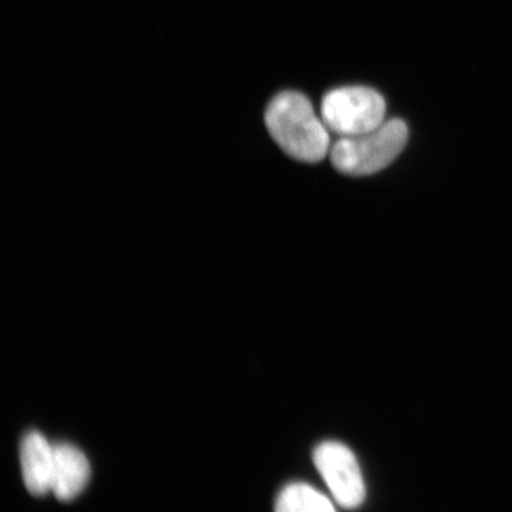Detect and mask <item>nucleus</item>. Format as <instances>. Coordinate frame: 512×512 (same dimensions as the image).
I'll return each instance as SVG.
<instances>
[{
	"label": "nucleus",
	"mask_w": 512,
	"mask_h": 512,
	"mask_svg": "<svg viewBox=\"0 0 512 512\" xmlns=\"http://www.w3.org/2000/svg\"><path fill=\"white\" fill-rule=\"evenodd\" d=\"M265 123L274 142L294 159L318 163L330 152V136L309 99L298 92L275 95L265 112Z\"/></svg>",
	"instance_id": "f257e3e1"
},
{
	"label": "nucleus",
	"mask_w": 512,
	"mask_h": 512,
	"mask_svg": "<svg viewBox=\"0 0 512 512\" xmlns=\"http://www.w3.org/2000/svg\"><path fill=\"white\" fill-rule=\"evenodd\" d=\"M407 140L405 121L390 119L374 131L337 140L330 150L331 162L344 175H374L399 157Z\"/></svg>",
	"instance_id": "f03ea898"
},
{
	"label": "nucleus",
	"mask_w": 512,
	"mask_h": 512,
	"mask_svg": "<svg viewBox=\"0 0 512 512\" xmlns=\"http://www.w3.org/2000/svg\"><path fill=\"white\" fill-rule=\"evenodd\" d=\"M322 118L326 127L342 137L376 130L386 121V101L373 88L342 87L324 96Z\"/></svg>",
	"instance_id": "7ed1b4c3"
},
{
	"label": "nucleus",
	"mask_w": 512,
	"mask_h": 512,
	"mask_svg": "<svg viewBox=\"0 0 512 512\" xmlns=\"http://www.w3.org/2000/svg\"><path fill=\"white\" fill-rule=\"evenodd\" d=\"M315 464L341 507H360L366 498V485L355 454L347 446L336 441L320 444L315 451Z\"/></svg>",
	"instance_id": "20e7f679"
},
{
	"label": "nucleus",
	"mask_w": 512,
	"mask_h": 512,
	"mask_svg": "<svg viewBox=\"0 0 512 512\" xmlns=\"http://www.w3.org/2000/svg\"><path fill=\"white\" fill-rule=\"evenodd\" d=\"M91 478V464L80 448L68 444H54V469L51 492L61 502L73 501L87 488Z\"/></svg>",
	"instance_id": "39448f33"
},
{
	"label": "nucleus",
	"mask_w": 512,
	"mask_h": 512,
	"mask_svg": "<svg viewBox=\"0 0 512 512\" xmlns=\"http://www.w3.org/2000/svg\"><path fill=\"white\" fill-rule=\"evenodd\" d=\"M19 452L25 488L37 497L47 495L53 479L54 444L42 433L31 431L24 435Z\"/></svg>",
	"instance_id": "423d86ee"
},
{
	"label": "nucleus",
	"mask_w": 512,
	"mask_h": 512,
	"mask_svg": "<svg viewBox=\"0 0 512 512\" xmlns=\"http://www.w3.org/2000/svg\"><path fill=\"white\" fill-rule=\"evenodd\" d=\"M279 512H328L334 511L330 499L312 486L296 483L287 485L275 502Z\"/></svg>",
	"instance_id": "0eeeda50"
}]
</instances>
